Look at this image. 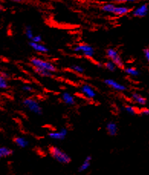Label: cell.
Returning <instances> with one entry per match:
<instances>
[{"label": "cell", "mask_w": 149, "mask_h": 175, "mask_svg": "<svg viewBox=\"0 0 149 175\" xmlns=\"http://www.w3.org/2000/svg\"><path fill=\"white\" fill-rule=\"evenodd\" d=\"M68 131L66 128H62L59 131H55L50 132L48 134V137L51 139L55 141H63L65 139L66 136L68 135Z\"/></svg>", "instance_id": "10"}, {"label": "cell", "mask_w": 149, "mask_h": 175, "mask_svg": "<svg viewBox=\"0 0 149 175\" xmlns=\"http://www.w3.org/2000/svg\"><path fill=\"white\" fill-rule=\"evenodd\" d=\"M75 53H80L87 58H92L95 55V49L92 46L86 43L78 44L73 48Z\"/></svg>", "instance_id": "5"}, {"label": "cell", "mask_w": 149, "mask_h": 175, "mask_svg": "<svg viewBox=\"0 0 149 175\" xmlns=\"http://www.w3.org/2000/svg\"><path fill=\"white\" fill-rule=\"evenodd\" d=\"M34 71L37 74H38L39 76L43 77V78H51L53 76L54 73L49 72V71L45 70V69H42V68H33Z\"/></svg>", "instance_id": "16"}, {"label": "cell", "mask_w": 149, "mask_h": 175, "mask_svg": "<svg viewBox=\"0 0 149 175\" xmlns=\"http://www.w3.org/2000/svg\"><path fill=\"white\" fill-rule=\"evenodd\" d=\"M29 46L32 48L35 52L40 54H47L49 52V49L47 46L42 43H37L32 41H29Z\"/></svg>", "instance_id": "11"}, {"label": "cell", "mask_w": 149, "mask_h": 175, "mask_svg": "<svg viewBox=\"0 0 149 175\" xmlns=\"http://www.w3.org/2000/svg\"><path fill=\"white\" fill-rule=\"evenodd\" d=\"M0 76L3 77V78H7V79L9 78V74H8L7 72H4V71H2V72H1V73H0Z\"/></svg>", "instance_id": "30"}, {"label": "cell", "mask_w": 149, "mask_h": 175, "mask_svg": "<svg viewBox=\"0 0 149 175\" xmlns=\"http://www.w3.org/2000/svg\"><path fill=\"white\" fill-rule=\"evenodd\" d=\"M70 68L73 72L80 74H84V72H85V68H84L83 66L80 65H70Z\"/></svg>", "instance_id": "21"}, {"label": "cell", "mask_w": 149, "mask_h": 175, "mask_svg": "<svg viewBox=\"0 0 149 175\" xmlns=\"http://www.w3.org/2000/svg\"><path fill=\"white\" fill-rule=\"evenodd\" d=\"M8 79H7V78L0 76V89L2 90H6L8 88Z\"/></svg>", "instance_id": "25"}, {"label": "cell", "mask_w": 149, "mask_h": 175, "mask_svg": "<svg viewBox=\"0 0 149 175\" xmlns=\"http://www.w3.org/2000/svg\"><path fill=\"white\" fill-rule=\"evenodd\" d=\"M103 65H104L105 68H106V70L109 71V72H116V68H118L116 65L113 62H112L111 60H108L107 62H105L104 64H103Z\"/></svg>", "instance_id": "19"}, {"label": "cell", "mask_w": 149, "mask_h": 175, "mask_svg": "<svg viewBox=\"0 0 149 175\" xmlns=\"http://www.w3.org/2000/svg\"><path fill=\"white\" fill-rule=\"evenodd\" d=\"M104 84L108 87L113 89L114 91L123 92L127 90V87L123 84H121L117 81L112 79V78H106L104 80Z\"/></svg>", "instance_id": "8"}, {"label": "cell", "mask_w": 149, "mask_h": 175, "mask_svg": "<svg viewBox=\"0 0 149 175\" xmlns=\"http://www.w3.org/2000/svg\"><path fill=\"white\" fill-rule=\"evenodd\" d=\"M24 32H25V35L26 36L27 39H29V40H30V41H31L33 38H34V36H35L34 32H33V29L31 25H26V26L25 27Z\"/></svg>", "instance_id": "20"}, {"label": "cell", "mask_w": 149, "mask_h": 175, "mask_svg": "<svg viewBox=\"0 0 149 175\" xmlns=\"http://www.w3.org/2000/svg\"><path fill=\"white\" fill-rule=\"evenodd\" d=\"M30 64L33 68H38L49 71L52 73H55L57 72V67L55 65L47 60H45L43 58H38V57H32L29 60Z\"/></svg>", "instance_id": "3"}, {"label": "cell", "mask_w": 149, "mask_h": 175, "mask_svg": "<svg viewBox=\"0 0 149 175\" xmlns=\"http://www.w3.org/2000/svg\"><path fill=\"white\" fill-rule=\"evenodd\" d=\"M125 73L131 77H138L140 74L139 71L134 67H127L124 68Z\"/></svg>", "instance_id": "18"}, {"label": "cell", "mask_w": 149, "mask_h": 175, "mask_svg": "<svg viewBox=\"0 0 149 175\" xmlns=\"http://www.w3.org/2000/svg\"><path fill=\"white\" fill-rule=\"evenodd\" d=\"M42 40H43V38L41 35H35L31 41H34V42H37V43H41Z\"/></svg>", "instance_id": "27"}, {"label": "cell", "mask_w": 149, "mask_h": 175, "mask_svg": "<svg viewBox=\"0 0 149 175\" xmlns=\"http://www.w3.org/2000/svg\"><path fill=\"white\" fill-rule=\"evenodd\" d=\"M22 103L23 105L31 113L35 114L36 115H42L43 108L36 99L33 98H27L23 100Z\"/></svg>", "instance_id": "4"}, {"label": "cell", "mask_w": 149, "mask_h": 175, "mask_svg": "<svg viewBox=\"0 0 149 175\" xmlns=\"http://www.w3.org/2000/svg\"><path fill=\"white\" fill-rule=\"evenodd\" d=\"M106 54L109 60H111L112 62H114L118 68H124V62H123V58H122V57H121L120 55H119V53H118V52L116 49L112 48H109L106 49Z\"/></svg>", "instance_id": "6"}, {"label": "cell", "mask_w": 149, "mask_h": 175, "mask_svg": "<svg viewBox=\"0 0 149 175\" xmlns=\"http://www.w3.org/2000/svg\"><path fill=\"white\" fill-rule=\"evenodd\" d=\"M49 153L52 158L62 164H68L71 161L70 155L58 147L51 146L49 148Z\"/></svg>", "instance_id": "2"}, {"label": "cell", "mask_w": 149, "mask_h": 175, "mask_svg": "<svg viewBox=\"0 0 149 175\" xmlns=\"http://www.w3.org/2000/svg\"><path fill=\"white\" fill-rule=\"evenodd\" d=\"M80 91L81 94L88 99H93L96 97V92L95 89L89 84H83L80 86Z\"/></svg>", "instance_id": "9"}, {"label": "cell", "mask_w": 149, "mask_h": 175, "mask_svg": "<svg viewBox=\"0 0 149 175\" xmlns=\"http://www.w3.org/2000/svg\"><path fill=\"white\" fill-rule=\"evenodd\" d=\"M106 129L109 135L112 137L116 136L118 133V126L114 122H109L106 124Z\"/></svg>", "instance_id": "13"}, {"label": "cell", "mask_w": 149, "mask_h": 175, "mask_svg": "<svg viewBox=\"0 0 149 175\" xmlns=\"http://www.w3.org/2000/svg\"><path fill=\"white\" fill-rule=\"evenodd\" d=\"M131 98L135 103L138 104L139 105H145L147 103V100L145 98H144L141 95H140L139 93L133 92L131 95Z\"/></svg>", "instance_id": "15"}, {"label": "cell", "mask_w": 149, "mask_h": 175, "mask_svg": "<svg viewBox=\"0 0 149 175\" xmlns=\"http://www.w3.org/2000/svg\"><path fill=\"white\" fill-rule=\"evenodd\" d=\"M108 2H114L116 4H124V3H134V2H140L141 0H107Z\"/></svg>", "instance_id": "24"}, {"label": "cell", "mask_w": 149, "mask_h": 175, "mask_svg": "<svg viewBox=\"0 0 149 175\" xmlns=\"http://www.w3.org/2000/svg\"><path fill=\"white\" fill-rule=\"evenodd\" d=\"M90 162H91L90 161H88V160L85 159L84 162H83V164H82L80 166V167L78 168V171H79L80 173L86 171V170L90 167Z\"/></svg>", "instance_id": "23"}, {"label": "cell", "mask_w": 149, "mask_h": 175, "mask_svg": "<svg viewBox=\"0 0 149 175\" xmlns=\"http://www.w3.org/2000/svg\"><path fill=\"white\" fill-rule=\"evenodd\" d=\"M13 150L8 147L2 146L0 148V157L1 158H6L8 157L13 155Z\"/></svg>", "instance_id": "17"}, {"label": "cell", "mask_w": 149, "mask_h": 175, "mask_svg": "<svg viewBox=\"0 0 149 175\" xmlns=\"http://www.w3.org/2000/svg\"><path fill=\"white\" fill-rule=\"evenodd\" d=\"M61 100L63 103L69 106H73L76 104V99L74 95L69 92H63L61 94Z\"/></svg>", "instance_id": "12"}, {"label": "cell", "mask_w": 149, "mask_h": 175, "mask_svg": "<svg viewBox=\"0 0 149 175\" xmlns=\"http://www.w3.org/2000/svg\"><path fill=\"white\" fill-rule=\"evenodd\" d=\"M13 142L17 147H19L20 148H25L29 145V141L25 137H15L13 139Z\"/></svg>", "instance_id": "14"}, {"label": "cell", "mask_w": 149, "mask_h": 175, "mask_svg": "<svg viewBox=\"0 0 149 175\" xmlns=\"http://www.w3.org/2000/svg\"><path fill=\"white\" fill-rule=\"evenodd\" d=\"M8 1L15 2V3H21V2H22L24 0H8Z\"/></svg>", "instance_id": "31"}, {"label": "cell", "mask_w": 149, "mask_h": 175, "mask_svg": "<svg viewBox=\"0 0 149 175\" xmlns=\"http://www.w3.org/2000/svg\"><path fill=\"white\" fill-rule=\"evenodd\" d=\"M148 13V6L147 3H143L139 6L135 7L131 11V14L135 18H143L145 17Z\"/></svg>", "instance_id": "7"}, {"label": "cell", "mask_w": 149, "mask_h": 175, "mask_svg": "<svg viewBox=\"0 0 149 175\" xmlns=\"http://www.w3.org/2000/svg\"><path fill=\"white\" fill-rule=\"evenodd\" d=\"M143 53H144L145 59L149 62V48H145V49L143 50Z\"/></svg>", "instance_id": "29"}, {"label": "cell", "mask_w": 149, "mask_h": 175, "mask_svg": "<svg viewBox=\"0 0 149 175\" xmlns=\"http://www.w3.org/2000/svg\"><path fill=\"white\" fill-rule=\"evenodd\" d=\"M101 10L103 13L112 15L114 16L121 17L125 16L126 15L131 13L132 8L125 5H118L114 2H108L102 4L100 7Z\"/></svg>", "instance_id": "1"}, {"label": "cell", "mask_w": 149, "mask_h": 175, "mask_svg": "<svg viewBox=\"0 0 149 175\" xmlns=\"http://www.w3.org/2000/svg\"><path fill=\"white\" fill-rule=\"evenodd\" d=\"M140 115L144 116H148L149 115V108H142L140 111Z\"/></svg>", "instance_id": "28"}, {"label": "cell", "mask_w": 149, "mask_h": 175, "mask_svg": "<svg viewBox=\"0 0 149 175\" xmlns=\"http://www.w3.org/2000/svg\"><path fill=\"white\" fill-rule=\"evenodd\" d=\"M124 110L126 113H128L130 115H135L137 114V109L132 105H125L124 107Z\"/></svg>", "instance_id": "22"}, {"label": "cell", "mask_w": 149, "mask_h": 175, "mask_svg": "<svg viewBox=\"0 0 149 175\" xmlns=\"http://www.w3.org/2000/svg\"><path fill=\"white\" fill-rule=\"evenodd\" d=\"M22 90L25 91V92H31L33 91V88L29 84H24L22 87Z\"/></svg>", "instance_id": "26"}]
</instances>
